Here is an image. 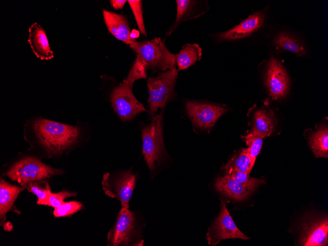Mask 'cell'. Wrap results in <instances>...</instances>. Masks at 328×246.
<instances>
[{
  "mask_svg": "<svg viewBox=\"0 0 328 246\" xmlns=\"http://www.w3.org/2000/svg\"><path fill=\"white\" fill-rule=\"evenodd\" d=\"M177 14L175 23L167 31L166 35H169L177 27L184 21L188 20L190 13L192 10L195 1L190 0H177Z\"/></svg>",
  "mask_w": 328,
  "mask_h": 246,
  "instance_id": "cb8c5ba5",
  "label": "cell"
},
{
  "mask_svg": "<svg viewBox=\"0 0 328 246\" xmlns=\"http://www.w3.org/2000/svg\"><path fill=\"white\" fill-rule=\"evenodd\" d=\"M328 129L327 127L320 128L310 135L309 137V144L310 148L317 158L328 157Z\"/></svg>",
  "mask_w": 328,
  "mask_h": 246,
  "instance_id": "7402d4cb",
  "label": "cell"
},
{
  "mask_svg": "<svg viewBox=\"0 0 328 246\" xmlns=\"http://www.w3.org/2000/svg\"><path fill=\"white\" fill-rule=\"evenodd\" d=\"M273 42L278 48L293 53L297 56L306 55L304 45L295 35L289 32L281 31L278 33Z\"/></svg>",
  "mask_w": 328,
  "mask_h": 246,
  "instance_id": "ac0fdd59",
  "label": "cell"
},
{
  "mask_svg": "<svg viewBox=\"0 0 328 246\" xmlns=\"http://www.w3.org/2000/svg\"><path fill=\"white\" fill-rule=\"evenodd\" d=\"M103 14L108 30L116 38L129 45L136 40L131 37L130 28L124 16L104 9Z\"/></svg>",
  "mask_w": 328,
  "mask_h": 246,
  "instance_id": "9a60e30c",
  "label": "cell"
},
{
  "mask_svg": "<svg viewBox=\"0 0 328 246\" xmlns=\"http://www.w3.org/2000/svg\"><path fill=\"white\" fill-rule=\"evenodd\" d=\"M187 113L198 128L210 130L228 109L223 105L189 101L186 104Z\"/></svg>",
  "mask_w": 328,
  "mask_h": 246,
  "instance_id": "7c38bea8",
  "label": "cell"
},
{
  "mask_svg": "<svg viewBox=\"0 0 328 246\" xmlns=\"http://www.w3.org/2000/svg\"><path fill=\"white\" fill-rule=\"evenodd\" d=\"M266 18V10H261L249 15L232 28L217 34L219 41H230L246 37L260 28Z\"/></svg>",
  "mask_w": 328,
  "mask_h": 246,
  "instance_id": "4fadbf2b",
  "label": "cell"
},
{
  "mask_svg": "<svg viewBox=\"0 0 328 246\" xmlns=\"http://www.w3.org/2000/svg\"><path fill=\"white\" fill-rule=\"evenodd\" d=\"M137 180V175L128 170L121 171L112 178L109 177V174H105L102 184L107 195L117 199L122 208H129V202Z\"/></svg>",
  "mask_w": 328,
  "mask_h": 246,
  "instance_id": "8992f818",
  "label": "cell"
},
{
  "mask_svg": "<svg viewBox=\"0 0 328 246\" xmlns=\"http://www.w3.org/2000/svg\"><path fill=\"white\" fill-rule=\"evenodd\" d=\"M265 85L270 96L274 100L285 97L290 88V79L279 59L272 57L268 60L264 75Z\"/></svg>",
  "mask_w": 328,
  "mask_h": 246,
  "instance_id": "30bf717a",
  "label": "cell"
},
{
  "mask_svg": "<svg viewBox=\"0 0 328 246\" xmlns=\"http://www.w3.org/2000/svg\"><path fill=\"white\" fill-rule=\"evenodd\" d=\"M77 193L76 192L67 191H63L55 193H51L48 198L43 202L41 205H48L55 208L64 204L65 202L64 201L65 199L74 196Z\"/></svg>",
  "mask_w": 328,
  "mask_h": 246,
  "instance_id": "f1b7e54d",
  "label": "cell"
},
{
  "mask_svg": "<svg viewBox=\"0 0 328 246\" xmlns=\"http://www.w3.org/2000/svg\"><path fill=\"white\" fill-rule=\"evenodd\" d=\"M253 166L246 148H243L235 154L222 168L226 175H229L234 171L249 174Z\"/></svg>",
  "mask_w": 328,
  "mask_h": 246,
  "instance_id": "44dd1931",
  "label": "cell"
},
{
  "mask_svg": "<svg viewBox=\"0 0 328 246\" xmlns=\"http://www.w3.org/2000/svg\"><path fill=\"white\" fill-rule=\"evenodd\" d=\"M132 88L123 81L111 94L112 108L123 121L132 120L137 114L146 111L143 104L133 94Z\"/></svg>",
  "mask_w": 328,
  "mask_h": 246,
  "instance_id": "52a82bcc",
  "label": "cell"
},
{
  "mask_svg": "<svg viewBox=\"0 0 328 246\" xmlns=\"http://www.w3.org/2000/svg\"><path fill=\"white\" fill-rule=\"evenodd\" d=\"M178 75L175 66L173 69L160 73L155 78L148 79L149 113L153 118L159 108L163 109L175 95L174 87Z\"/></svg>",
  "mask_w": 328,
  "mask_h": 246,
  "instance_id": "277c9868",
  "label": "cell"
},
{
  "mask_svg": "<svg viewBox=\"0 0 328 246\" xmlns=\"http://www.w3.org/2000/svg\"><path fill=\"white\" fill-rule=\"evenodd\" d=\"M29 191L36 195L38 198L37 204L41 205L52 193L49 184L45 181H33L28 184Z\"/></svg>",
  "mask_w": 328,
  "mask_h": 246,
  "instance_id": "d4e9b609",
  "label": "cell"
},
{
  "mask_svg": "<svg viewBox=\"0 0 328 246\" xmlns=\"http://www.w3.org/2000/svg\"><path fill=\"white\" fill-rule=\"evenodd\" d=\"M258 184H243L236 181L230 175L219 177L215 183L216 189L232 198L242 200L246 198L258 187Z\"/></svg>",
  "mask_w": 328,
  "mask_h": 246,
  "instance_id": "5bb4252c",
  "label": "cell"
},
{
  "mask_svg": "<svg viewBox=\"0 0 328 246\" xmlns=\"http://www.w3.org/2000/svg\"><path fill=\"white\" fill-rule=\"evenodd\" d=\"M62 173L61 170L48 166L36 158L29 157L14 164L6 175L24 186L30 182L41 180Z\"/></svg>",
  "mask_w": 328,
  "mask_h": 246,
  "instance_id": "5b68a950",
  "label": "cell"
},
{
  "mask_svg": "<svg viewBox=\"0 0 328 246\" xmlns=\"http://www.w3.org/2000/svg\"><path fill=\"white\" fill-rule=\"evenodd\" d=\"M236 181L243 184H263L265 181L262 179L252 178L249 174L238 171H234L230 175Z\"/></svg>",
  "mask_w": 328,
  "mask_h": 246,
  "instance_id": "f546056e",
  "label": "cell"
},
{
  "mask_svg": "<svg viewBox=\"0 0 328 246\" xmlns=\"http://www.w3.org/2000/svg\"><path fill=\"white\" fill-rule=\"evenodd\" d=\"M25 188L13 186L3 179L0 182V217L2 221L19 194Z\"/></svg>",
  "mask_w": 328,
  "mask_h": 246,
  "instance_id": "d6986e66",
  "label": "cell"
},
{
  "mask_svg": "<svg viewBox=\"0 0 328 246\" xmlns=\"http://www.w3.org/2000/svg\"><path fill=\"white\" fill-rule=\"evenodd\" d=\"M276 123L273 110L261 108L254 113L251 122L252 131L264 138L271 134Z\"/></svg>",
  "mask_w": 328,
  "mask_h": 246,
  "instance_id": "e0dca14e",
  "label": "cell"
},
{
  "mask_svg": "<svg viewBox=\"0 0 328 246\" xmlns=\"http://www.w3.org/2000/svg\"><path fill=\"white\" fill-rule=\"evenodd\" d=\"M139 35V33L136 30H133L131 32V37L134 39H135L136 38L138 37Z\"/></svg>",
  "mask_w": 328,
  "mask_h": 246,
  "instance_id": "1f68e13d",
  "label": "cell"
},
{
  "mask_svg": "<svg viewBox=\"0 0 328 246\" xmlns=\"http://www.w3.org/2000/svg\"><path fill=\"white\" fill-rule=\"evenodd\" d=\"M163 112L152 118L151 123L141 128L142 154L151 173L167 155L163 137Z\"/></svg>",
  "mask_w": 328,
  "mask_h": 246,
  "instance_id": "7a4b0ae2",
  "label": "cell"
},
{
  "mask_svg": "<svg viewBox=\"0 0 328 246\" xmlns=\"http://www.w3.org/2000/svg\"><path fill=\"white\" fill-rule=\"evenodd\" d=\"M82 207V204L78 201L65 202L60 206L55 208L53 213L55 217H63L78 212Z\"/></svg>",
  "mask_w": 328,
  "mask_h": 246,
  "instance_id": "4316f807",
  "label": "cell"
},
{
  "mask_svg": "<svg viewBox=\"0 0 328 246\" xmlns=\"http://www.w3.org/2000/svg\"><path fill=\"white\" fill-rule=\"evenodd\" d=\"M232 238L249 239L237 227L222 202L218 217L208 229L206 239L209 245L216 246L221 240Z\"/></svg>",
  "mask_w": 328,
  "mask_h": 246,
  "instance_id": "ba28073f",
  "label": "cell"
},
{
  "mask_svg": "<svg viewBox=\"0 0 328 246\" xmlns=\"http://www.w3.org/2000/svg\"><path fill=\"white\" fill-rule=\"evenodd\" d=\"M148 69L165 71L175 67V55L170 52L159 37L144 41H135L130 45Z\"/></svg>",
  "mask_w": 328,
  "mask_h": 246,
  "instance_id": "3957f363",
  "label": "cell"
},
{
  "mask_svg": "<svg viewBox=\"0 0 328 246\" xmlns=\"http://www.w3.org/2000/svg\"><path fill=\"white\" fill-rule=\"evenodd\" d=\"M127 1L134 14L139 31L142 34L146 36V32L143 19L142 0H128Z\"/></svg>",
  "mask_w": 328,
  "mask_h": 246,
  "instance_id": "83f0119b",
  "label": "cell"
},
{
  "mask_svg": "<svg viewBox=\"0 0 328 246\" xmlns=\"http://www.w3.org/2000/svg\"><path fill=\"white\" fill-rule=\"evenodd\" d=\"M242 139L248 146L246 148L247 153L253 166L256 157L262 148L263 138L251 131L246 135L242 136Z\"/></svg>",
  "mask_w": 328,
  "mask_h": 246,
  "instance_id": "603a6c76",
  "label": "cell"
},
{
  "mask_svg": "<svg viewBox=\"0 0 328 246\" xmlns=\"http://www.w3.org/2000/svg\"><path fill=\"white\" fill-rule=\"evenodd\" d=\"M137 234L134 213L129 208L121 207L115 223L108 234L109 245L128 246Z\"/></svg>",
  "mask_w": 328,
  "mask_h": 246,
  "instance_id": "8fae6325",
  "label": "cell"
},
{
  "mask_svg": "<svg viewBox=\"0 0 328 246\" xmlns=\"http://www.w3.org/2000/svg\"><path fill=\"white\" fill-rule=\"evenodd\" d=\"M33 125L39 140L51 154L62 153L78 140L80 135L77 127L44 119L35 120Z\"/></svg>",
  "mask_w": 328,
  "mask_h": 246,
  "instance_id": "6da1fadb",
  "label": "cell"
},
{
  "mask_svg": "<svg viewBox=\"0 0 328 246\" xmlns=\"http://www.w3.org/2000/svg\"><path fill=\"white\" fill-rule=\"evenodd\" d=\"M201 55L202 49L198 44H187L175 55L176 63L179 70L185 69L199 60Z\"/></svg>",
  "mask_w": 328,
  "mask_h": 246,
  "instance_id": "ffe728a7",
  "label": "cell"
},
{
  "mask_svg": "<svg viewBox=\"0 0 328 246\" xmlns=\"http://www.w3.org/2000/svg\"><path fill=\"white\" fill-rule=\"evenodd\" d=\"M127 0H111L109 1L112 7L115 9H122Z\"/></svg>",
  "mask_w": 328,
  "mask_h": 246,
  "instance_id": "4dcf8cb0",
  "label": "cell"
},
{
  "mask_svg": "<svg viewBox=\"0 0 328 246\" xmlns=\"http://www.w3.org/2000/svg\"><path fill=\"white\" fill-rule=\"evenodd\" d=\"M28 42L35 55L42 60H49L54 57L46 33L37 23H33L28 29Z\"/></svg>",
  "mask_w": 328,
  "mask_h": 246,
  "instance_id": "2e32d148",
  "label": "cell"
},
{
  "mask_svg": "<svg viewBox=\"0 0 328 246\" xmlns=\"http://www.w3.org/2000/svg\"><path fill=\"white\" fill-rule=\"evenodd\" d=\"M299 245L304 246H324L328 245L327 217L307 215L301 224Z\"/></svg>",
  "mask_w": 328,
  "mask_h": 246,
  "instance_id": "9c48e42d",
  "label": "cell"
},
{
  "mask_svg": "<svg viewBox=\"0 0 328 246\" xmlns=\"http://www.w3.org/2000/svg\"><path fill=\"white\" fill-rule=\"evenodd\" d=\"M146 70L145 64L139 57L137 56L136 61L130 70L128 76L123 81L133 88V84L136 81L146 78Z\"/></svg>",
  "mask_w": 328,
  "mask_h": 246,
  "instance_id": "484cf974",
  "label": "cell"
}]
</instances>
